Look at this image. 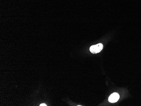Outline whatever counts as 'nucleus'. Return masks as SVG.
<instances>
[{
    "label": "nucleus",
    "mask_w": 141,
    "mask_h": 106,
    "mask_svg": "<svg viewBox=\"0 0 141 106\" xmlns=\"http://www.w3.org/2000/svg\"><path fill=\"white\" fill-rule=\"evenodd\" d=\"M120 96L117 93H114L111 94L109 98V101L111 103H114L118 100Z\"/></svg>",
    "instance_id": "2"
},
{
    "label": "nucleus",
    "mask_w": 141,
    "mask_h": 106,
    "mask_svg": "<svg viewBox=\"0 0 141 106\" xmlns=\"http://www.w3.org/2000/svg\"><path fill=\"white\" fill-rule=\"evenodd\" d=\"M103 45L101 43L98 44L97 45L92 46L90 48V50L93 54L99 53L102 50Z\"/></svg>",
    "instance_id": "1"
},
{
    "label": "nucleus",
    "mask_w": 141,
    "mask_h": 106,
    "mask_svg": "<svg viewBox=\"0 0 141 106\" xmlns=\"http://www.w3.org/2000/svg\"><path fill=\"white\" fill-rule=\"evenodd\" d=\"M47 105L45 104H41L40 105V106H46Z\"/></svg>",
    "instance_id": "3"
}]
</instances>
